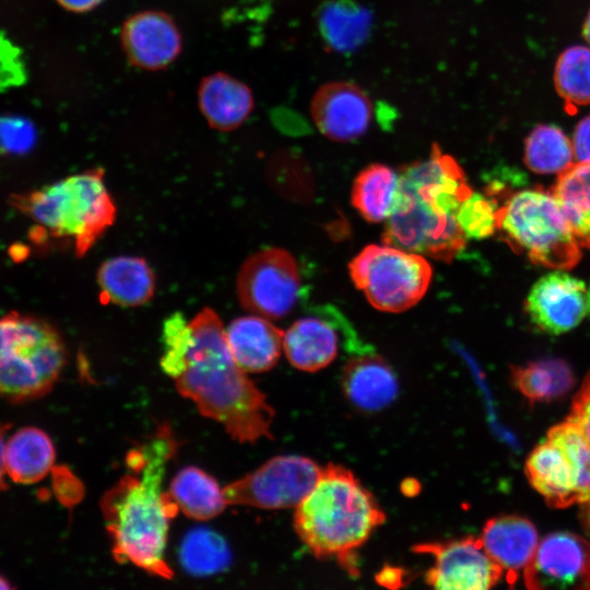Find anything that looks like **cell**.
Wrapping results in <instances>:
<instances>
[{"instance_id":"39","label":"cell","mask_w":590,"mask_h":590,"mask_svg":"<svg viewBox=\"0 0 590 590\" xmlns=\"http://www.w3.org/2000/svg\"><path fill=\"white\" fill-rule=\"evenodd\" d=\"M10 427L9 424L0 422V491L5 487L4 476L7 474L4 464V449H5V433Z\"/></svg>"},{"instance_id":"6","label":"cell","mask_w":590,"mask_h":590,"mask_svg":"<svg viewBox=\"0 0 590 590\" xmlns=\"http://www.w3.org/2000/svg\"><path fill=\"white\" fill-rule=\"evenodd\" d=\"M497 232L517 253L534 264L570 270L581 258L580 246L551 190H518L497 209Z\"/></svg>"},{"instance_id":"25","label":"cell","mask_w":590,"mask_h":590,"mask_svg":"<svg viewBox=\"0 0 590 590\" xmlns=\"http://www.w3.org/2000/svg\"><path fill=\"white\" fill-rule=\"evenodd\" d=\"M400 193V176L382 164H371L355 178L352 203L365 220L387 221L393 213Z\"/></svg>"},{"instance_id":"37","label":"cell","mask_w":590,"mask_h":590,"mask_svg":"<svg viewBox=\"0 0 590 590\" xmlns=\"http://www.w3.org/2000/svg\"><path fill=\"white\" fill-rule=\"evenodd\" d=\"M573 148L578 162L590 163V115L577 123L573 137Z\"/></svg>"},{"instance_id":"2","label":"cell","mask_w":590,"mask_h":590,"mask_svg":"<svg viewBox=\"0 0 590 590\" xmlns=\"http://www.w3.org/2000/svg\"><path fill=\"white\" fill-rule=\"evenodd\" d=\"M189 322V345L173 378L177 391L239 442L272 438L274 410L234 359L217 314L205 307Z\"/></svg>"},{"instance_id":"18","label":"cell","mask_w":590,"mask_h":590,"mask_svg":"<svg viewBox=\"0 0 590 590\" xmlns=\"http://www.w3.org/2000/svg\"><path fill=\"white\" fill-rule=\"evenodd\" d=\"M284 332L258 315L234 319L225 329L228 349L246 373H262L274 367L283 349Z\"/></svg>"},{"instance_id":"27","label":"cell","mask_w":590,"mask_h":590,"mask_svg":"<svg viewBox=\"0 0 590 590\" xmlns=\"http://www.w3.org/2000/svg\"><path fill=\"white\" fill-rule=\"evenodd\" d=\"M580 247L590 249V163H574L551 189Z\"/></svg>"},{"instance_id":"30","label":"cell","mask_w":590,"mask_h":590,"mask_svg":"<svg viewBox=\"0 0 590 590\" xmlns=\"http://www.w3.org/2000/svg\"><path fill=\"white\" fill-rule=\"evenodd\" d=\"M179 559L185 570L194 576H209L224 570L231 560L224 539L209 529H197L184 539Z\"/></svg>"},{"instance_id":"31","label":"cell","mask_w":590,"mask_h":590,"mask_svg":"<svg viewBox=\"0 0 590 590\" xmlns=\"http://www.w3.org/2000/svg\"><path fill=\"white\" fill-rule=\"evenodd\" d=\"M554 83L558 95L571 106L590 104V47L571 46L558 57Z\"/></svg>"},{"instance_id":"33","label":"cell","mask_w":590,"mask_h":590,"mask_svg":"<svg viewBox=\"0 0 590 590\" xmlns=\"http://www.w3.org/2000/svg\"><path fill=\"white\" fill-rule=\"evenodd\" d=\"M498 201L487 193L473 192L460 204L457 222L469 239H485L497 232Z\"/></svg>"},{"instance_id":"17","label":"cell","mask_w":590,"mask_h":590,"mask_svg":"<svg viewBox=\"0 0 590 590\" xmlns=\"http://www.w3.org/2000/svg\"><path fill=\"white\" fill-rule=\"evenodd\" d=\"M526 474L530 484L553 508L581 503L577 472L560 446L545 439L529 455Z\"/></svg>"},{"instance_id":"4","label":"cell","mask_w":590,"mask_h":590,"mask_svg":"<svg viewBox=\"0 0 590 590\" xmlns=\"http://www.w3.org/2000/svg\"><path fill=\"white\" fill-rule=\"evenodd\" d=\"M10 203L46 235L73 240L78 257L84 256L114 224L117 212L101 168L13 194Z\"/></svg>"},{"instance_id":"12","label":"cell","mask_w":590,"mask_h":590,"mask_svg":"<svg viewBox=\"0 0 590 590\" xmlns=\"http://www.w3.org/2000/svg\"><path fill=\"white\" fill-rule=\"evenodd\" d=\"M524 312L539 331L558 335L590 319V281L553 270L531 286Z\"/></svg>"},{"instance_id":"7","label":"cell","mask_w":590,"mask_h":590,"mask_svg":"<svg viewBox=\"0 0 590 590\" xmlns=\"http://www.w3.org/2000/svg\"><path fill=\"white\" fill-rule=\"evenodd\" d=\"M349 270L369 304L387 312H401L416 305L432 280V267L424 256L386 244L365 247Z\"/></svg>"},{"instance_id":"22","label":"cell","mask_w":590,"mask_h":590,"mask_svg":"<svg viewBox=\"0 0 590 590\" xmlns=\"http://www.w3.org/2000/svg\"><path fill=\"white\" fill-rule=\"evenodd\" d=\"M198 97L208 122L224 131L240 126L253 107L249 87L225 73L206 76L199 87Z\"/></svg>"},{"instance_id":"23","label":"cell","mask_w":590,"mask_h":590,"mask_svg":"<svg viewBox=\"0 0 590 590\" xmlns=\"http://www.w3.org/2000/svg\"><path fill=\"white\" fill-rule=\"evenodd\" d=\"M55 458L51 439L39 428L24 427L5 441V471L16 483L32 484L43 480Z\"/></svg>"},{"instance_id":"16","label":"cell","mask_w":590,"mask_h":590,"mask_svg":"<svg viewBox=\"0 0 590 590\" xmlns=\"http://www.w3.org/2000/svg\"><path fill=\"white\" fill-rule=\"evenodd\" d=\"M480 540L487 554L503 569L511 587L533 556L539 536L533 523L517 515H502L486 521Z\"/></svg>"},{"instance_id":"40","label":"cell","mask_w":590,"mask_h":590,"mask_svg":"<svg viewBox=\"0 0 590 590\" xmlns=\"http://www.w3.org/2000/svg\"><path fill=\"white\" fill-rule=\"evenodd\" d=\"M581 505V522L585 530L590 535V499L582 503Z\"/></svg>"},{"instance_id":"34","label":"cell","mask_w":590,"mask_h":590,"mask_svg":"<svg viewBox=\"0 0 590 590\" xmlns=\"http://www.w3.org/2000/svg\"><path fill=\"white\" fill-rule=\"evenodd\" d=\"M36 129L26 118L0 116V156L28 153L36 142Z\"/></svg>"},{"instance_id":"9","label":"cell","mask_w":590,"mask_h":590,"mask_svg":"<svg viewBox=\"0 0 590 590\" xmlns=\"http://www.w3.org/2000/svg\"><path fill=\"white\" fill-rule=\"evenodd\" d=\"M236 290L240 305L251 314L283 318L294 308L300 292L296 261L281 248L260 250L243 263Z\"/></svg>"},{"instance_id":"32","label":"cell","mask_w":590,"mask_h":590,"mask_svg":"<svg viewBox=\"0 0 590 590\" xmlns=\"http://www.w3.org/2000/svg\"><path fill=\"white\" fill-rule=\"evenodd\" d=\"M546 438L563 448L570 459L578 476L581 503L590 499V442L581 430L569 420L554 425Z\"/></svg>"},{"instance_id":"29","label":"cell","mask_w":590,"mask_h":590,"mask_svg":"<svg viewBox=\"0 0 590 590\" xmlns=\"http://www.w3.org/2000/svg\"><path fill=\"white\" fill-rule=\"evenodd\" d=\"M573 142L553 125L536 126L524 141L523 160L538 174H560L574 164Z\"/></svg>"},{"instance_id":"21","label":"cell","mask_w":590,"mask_h":590,"mask_svg":"<svg viewBox=\"0 0 590 590\" xmlns=\"http://www.w3.org/2000/svg\"><path fill=\"white\" fill-rule=\"evenodd\" d=\"M283 349L295 368L312 373L327 367L335 359L339 337L327 320L302 318L284 332Z\"/></svg>"},{"instance_id":"36","label":"cell","mask_w":590,"mask_h":590,"mask_svg":"<svg viewBox=\"0 0 590 590\" xmlns=\"http://www.w3.org/2000/svg\"><path fill=\"white\" fill-rule=\"evenodd\" d=\"M567 420L573 422L590 442V373L573 401Z\"/></svg>"},{"instance_id":"35","label":"cell","mask_w":590,"mask_h":590,"mask_svg":"<svg viewBox=\"0 0 590 590\" xmlns=\"http://www.w3.org/2000/svg\"><path fill=\"white\" fill-rule=\"evenodd\" d=\"M25 76L20 50L4 38H0V87L20 84Z\"/></svg>"},{"instance_id":"42","label":"cell","mask_w":590,"mask_h":590,"mask_svg":"<svg viewBox=\"0 0 590 590\" xmlns=\"http://www.w3.org/2000/svg\"><path fill=\"white\" fill-rule=\"evenodd\" d=\"M12 586L9 583V581L0 575V589H11Z\"/></svg>"},{"instance_id":"13","label":"cell","mask_w":590,"mask_h":590,"mask_svg":"<svg viewBox=\"0 0 590 590\" xmlns=\"http://www.w3.org/2000/svg\"><path fill=\"white\" fill-rule=\"evenodd\" d=\"M523 581L529 589L590 590V543L567 531L545 535L523 570Z\"/></svg>"},{"instance_id":"1","label":"cell","mask_w":590,"mask_h":590,"mask_svg":"<svg viewBox=\"0 0 590 590\" xmlns=\"http://www.w3.org/2000/svg\"><path fill=\"white\" fill-rule=\"evenodd\" d=\"M177 449L170 427L160 426L149 440L127 453L128 472L101 499L116 562L164 579L174 575L165 550L178 507L163 491V481Z\"/></svg>"},{"instance_id":"20","label":"cell","mask_w":590,"mask_h":590,"mask_svg":"<svg viewBox=\"0 0 590 590\" xmlns=\"http://www.w3.org/2000/svg\"><path fill=\"white\" fill-rule=\"evenodd\" d=\"M97 282L103 298L123 307L144 305L155 292V275L140 257L119 256L104 261Z\"/></svg>"},{"instance_id":"14","label":"cell","mask_w":590,"mask_h":590,"mask_svg":"<svg viewBox=\"0 0 590 590\" xmlns=\"http://www.w3.org/2000/svg\"><path fill=\"white\" fill-rule=\"evenodd\" d=\"M310 114L324 137L345 142L366 132L371 120L373 105L358 85L338 81L319 87L312 96Z\"/></svg>"},{"instance_id":"5","label":"cell","mask_w":590,"mask_h":590,"mask_svg":"<svg viewBox=\"0 0 590 590\" xmlns=\"http://www.w3.org/2000/svg\"><path fill=\"white\" fill-rule=\"evenodd\" d=\"M67 363L59 331L33 315L0 317V397L26 401L46 394Z\"/></svg>"},{"instance_id":"8","label":"cell","mask_w":590,"mask_h":590,"mask_svg":"<svg viewBox=\"0 0 590 590\" xmlns=\"http://www.w3.org/2000/svg\"><path fill=\"white\" fill-rule=\"evenodd\" d=\"M322 472L314 460L296 455L274 457L223 488L227 505L261 509L296 507Z\"/></svg>"},{"instance_id":"41","label":"cell","mask_w":590,"mask_h":590,"mask_svg":"<svg viewBox=\"0 0 590 590\" xmlns=\"http://www.w3.org/2000/svg\"><path fill=\"white\" fill-rule=\"evenodd\" d=\"M582 34L588 44L590 45V10L582 26Z\"/></svg>"},{"instance_id":"38","label":"cell","mask_w":590,"mask_h":590,"mask_svg":"<svg viewBox=\"0 0 590 590\" xmlns=\"http://www.w3.org/2000/svg\"><path fill=\"white\" fill-rule=\"evenodd\" d=\"M63 8L72 12H86L98 5L102 0H57Z\"/></svg>"},{"instance_id":"19","label":"cell","mask_w":590,"mask_h":590,"mask_svg":"<svg viewBox=\"0 0 590 590\" xmlns=\"http://www.w3.org/2000/svg\"><path fill=\"white\" fill-rule=\"evenodd\" d=\"M341 384L347 400L366 412L388 406L399 391L393 369L374 353L351 357L343 368Z\"/></svg>"},{"instance_id":"15","label":"cell","mask_w":590,"mask_h":590,"mask_svg":"<svg viewBox=\"0 0 590 590\" xmlns=\"http://www.w3.org/2000/svg\"><path fill=\"white\" fill-rule=\"evenodd\" d=\"M122 44L135 66L156 70L168 66L178 56L181 37L168 15L146 11L134 14L125 23Z\"/></svg>"},{"instance_id":"24","label":"cell","mask_w":590,"mask_h":590,"mask_svg":"<svg viewBox=\"0 0 590 590\" xmlns=\"http://www.w3.org/2000/svg\"><path fill=\"white\" fill-rule=\"evenodd\" d=\"M167 492L178 510L194 520H210L227 506L216 480L196 467L181 469L172 480Z\"/></svg>"},{"instance_id":"10","label":"cell","mask_w":590,"mask_h":590,"mask_svg":"<svg viewBox=\"0 0 590 590\" xmlns=\"http://www.w3.org/2000/svg\"><path fill=\"white\" fill-rule=\"evenodd\" d=\"M382 240L389 246L449 262L464 248L467 238L456 216L436 212L400 188Z\"/></svg>"},{"instance_id":"3","label":"cell","mask_w":590,"mask_h":590,"mask_svg":"<svg viewBox=\"0 0 590 590\" xmlns=\"http://www.w3.org/2000/svg\"><path fill=\"white\" fill-rule=\"evenodd\" d=\"M386 521L374 495L354 473L339 464L320 477L295 507L294 529L318 559H335L352 577L359 574L357 551Z\"/></svg>"},{"instance_id":"28","label":"cell","mask_w":590,"mask_h":590,"mask_svg":"<svg viewBox=\"0 0 590 590\" xmlns=\"http://www.w3.org/2000/svg\"><path fill=\"white\" fill-rule=\"evenodd\" d=\"M318 23L330 48L349 51L366 39L371 15L367 9L352 0H330L320 8Z\"/></svg>"},{"instance_id":"11","label":"cell","mask_w":590,"mask_h":590,"mask_svg":"<svg viewBox=\"0 0 590 590\" xmlns=\"http://www.w3.org/2000/svg\"><path fill=\"white\" fill-rule=\"evenodd\" d=\"M413 551L434 557L425 582L441 590H485L496 586L503 569L487 554L480 538L467 536L415 544Z\"/></svg>"},{"instance_id":"26","label":"cell","mask_w":590,"mask_h":590,"mask_svg":"<svg viewBox=\"0 0 590 590\" xmlns=\"http://www.w3.org/2000/svg\"><path fill=\"white\" fill-rule=\"evenodd\" d=\"M510 369L512 386L531 402L557 400L575 384L570 366L557 357L539 358Z\"/></svg>"}]
</instances>
